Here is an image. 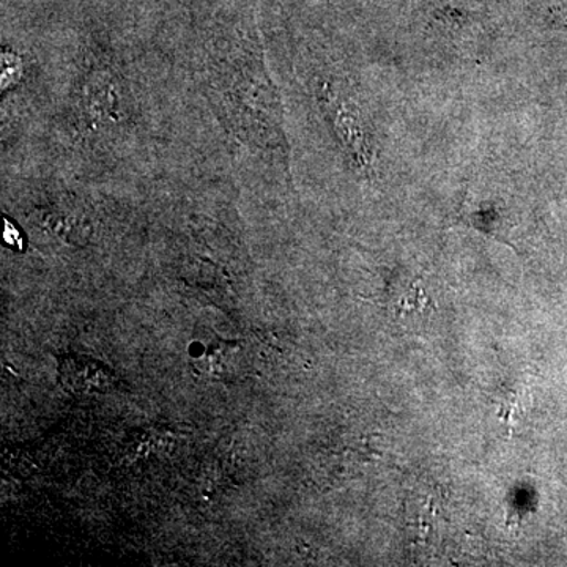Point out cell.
I'll return each instance as SVG.
<instances>
[{
	"mask_svg": "<svg viewBox=\"0 0 567 567\" xmlns=\"http://www.w3.org/2000/svg\"><path fill=\"white\" fill-rule=\"evenodd\" d=\"M336 117H338V128L341 136L344 137L347 144H350L354 152L361 153V162H365L368 155H365L364 136L361 132L363 128H361L357 115L352 114L349 107L341 106V110L336 112Z\"/></svg>",
	"mask_w": 567,
	"mask_h": 567,
	"instance_id": "5",
	"label": "cell"
},
{
	"mask_svg": "<svg viewBox=\"0 0 567 567\" xmlns=\"http://www.w3.org/2000/svg\"><path fill=\"white\" fill-rule=\"evenodd\" d=\"M59 382L69 393L106 394L117 383V377L106 364L92 358L65 354L59 360Z\"/></svg>",
	"mask_w": 567,
	"mask_h": 567,
	"instance_id": "1",
	"label": "cell"
},
{
	"mask_svg": "<svg viewBox=\"0 0 567 567\" xmlns=\"http://www.w3.org/2000/svg\"><path fill=\"white\" fill-rule=\"evenodd\" d=\"M44 218H47L44 219L47 229H50L58 237L65 238V240H81L82 235L85 234L84 226L73 213L52 212Z\"/></svg>",
	"mask_w": 567,
	"mask_h": 567,
	"instance_id": "4",
	"label": "cell"
},
{
	"mask_svg": "<svg viewBox=\"0 0 567 567\" xmlns=\"http://www.w3.org/2000/svg\"><path fill=\"white\" fill-rule=\"evenodd\" d=\"M22 63L18 55L13 52H3L2 69H0V80H2V89L10 87L21 80Z\"/></svg>",
	"mask_w": 567,
	"mask_h": 567,
	"instance_id": "6",
	"label": "cell"
},
{
	"mask_svg": "<svg viewBox=\"0 0 567 567\" xmlns=\"http://www.w3.org/2000/svg\"><path fill=\"white\" fill-rule=\"evenodd\" d=\"M85 111L99 125H117L126 114L125 93L117 78L93 74L84 89Z\"/></svg>",
	"mask_w": 567,
	"mask_h": 567,
	"instance_id": "2",
	"label": "cell"
},
{
	"mask_svg": "<svg viewBox=\"0 0 567 567\" xmlns=\"http://www.w3.org/2000/svg\"><path fill=\"white\" fill-rule=\"evenodd\" d=\"M237 353L238 347L235 342H219L193 361L194 374L207 380H226L235 371Z\"/></svg>",
	"mask_w": 567,
	"mask_h": 567,
	"instance_id": "3",
	"label": "cell"
}]
</instances>
